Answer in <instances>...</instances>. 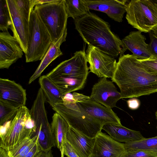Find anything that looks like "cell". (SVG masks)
<instances>
[{
    "instance_id": "1f68e13d",
    "label": "cell",
    "mask_w": 157,
    "mask_h": 157,
    "mask_svg": "<svg viewBox=\"0 0 157 157\" xmlns=\"http://www.w3.org/2000/svg\"><path fill=\"white\" fill-rule=\"evenodd\" d=\"M138 60L147 71L157 75V58L152 57L145 59Z\"/></svg>"
},
{
    "instance_id": "5b68a950",
    "label": "cell",
    "mask_w": 157,
    "mask_h": 157,
    "mask_svg": "<svg viewBox=\"0 0 157 157\" xmlns=\"http://www.w3.org/2000/svg\"><path fill=\"white\" fill-rule=\"evenodd\" d=\"M52 107L66 121L71 127L89 137L95 138L101 132L102 125L81 109L76 103L66 105L61 103Z\"/></svg>"
},
{
    "instance_id": "ac0fdd59",
    "label": "cell",
    "mask_w": 157,
    "mask_h": 157,
    "mask_svg": "<svg viewBox=\"0 0 157 157\" xmlns=\"http://www.w3.org/2000/svg\"><path fill=\"white\" fill-rule=\"evenodd\" d=\"M139 30L131 31L122 40L127 50L130 51L140 60L153 57L148 51L145 36Z\"/></svg>"
},
{
    "instance_id": "6da1fadb",
    "label": "cell",
    "mask_w": 157,
    "mask_h": 157,
    "mask_svg": "<svg viewBox=\"0 0 157 157\" xmlns=\"http://www.w3.org/2000/svg\"><path fill=\"white\" fill-rule=\"evenodd\" d=\"M111 80L119 87L121 98L157 92V75L147 71L133 54L120 56Z\"/></svg>"
},
{
    "instance_id": "d4e9b609",
    "label": "cell",
    "mask_w": 157,
    "mask_h": 157,
    "mask_svg": "<svg viewBox=\"0 0 157 157\" xmlns=\"http://www.w3.org/2000/svg\"><path fill=\"white\" fill-rule=\"evenodd\" d=\"M126 151L140 150L157 155V136L124 144Z\"/></svg>"
},
{
    "instance_id": "7c38bea8",
    "label": "cell",
    "mask_w": 157,
    "mask_h": 157,
    "mask_svg": "<svg viewBox=\"0 0 157 157\" xmlns=\"http://www.w3.org/2000/svg\"><path fill=\"white\" fill-rule=\"evenodd\" d=\"M18 41L8 31L0 33V68L8 69L23 54Z\"/></svg>"
},
{
    "instance_id": "d590c367",
    "label": "cell",
    "mask_w": 157,
    "mask_h": 157,
    "mask_svg": "<svg viewBox=\"0 0 157 157\" xmlns=\"http://www.w3.org/2000/svg\"><path fill=\"white\" fill-rule=\"evenodd\" d=\"M42 151L38 140L35 145L24 157H37Z\"/></svg>"
},
{
    "instance_id": "7a4b0ae2",
    "label": "cell",
    "mask_w": 157,
    "mask_h": 157,
    "mask_svg": "<svg viewBox=\"0 0 157 157\" xmlns=\"http://www.w3.org/2000/svg\"><path fill=\"white\" fill-rule=\"evenodd\" d=\"M74 20L75 28L88 46L114 58L127 50L122 41L111 30L108 23L90 12Z\"/></svg>"
},
{
    "instance_id": "8fae6325",
    "label": "cell",
    "mask_w": 157,
    "mask_h": 157,
    "mask_svg": "<svg viewBox=\"0 0 157 157\" xmlns=\"http://www.w3.org/2000/svg\"><path fill=\"white\" fill-rule=\"evenodd\" d=\"M90 97L110 109L116 107L117 101L121 98L113 82L105 78H101L93 85Z\"/></svg>"
},
{
    "instance_id": "7bdbcfd3",
    "label": "cell",
    "mask_w": 157,
    "mask_h": 157,
    "mask_svg": "<svg viewBox=\"0 0 157 157\" xmlns=\"http://www.w3.org/2000/svg\"></svg>"
},
{
    "instance_id": "2e32d148",
    "label": "cell",
    "mask_w": 157,
    "mask_h": 157,
    "mask_svg": "<svg viewBox=\"0 0 157 157\" xmlns=\"http://www.w3.org/2000/svg\"><path fill=\"white\" fill-rule=\"evenodd\" d=\"M125 151L124 144L101 132L95 137L91 154L94 157H120Z\"/></svg>"
},
{
    "instance_id": "8992f818",
    "label": "cell",
    "mask_w": 157,
    "mask_h": 157,
    "mask_svg": "<svg viewBox=\"0 0 157 157\" xmlns=\"http://www.w3.org/2000/svg\"><path fill=\"white\" fill-rule=\"evenodd\" d=\"M128 24L141 32L150 33L157 26V0H132L126 6Z\"/></svg>"
},
{
    "instance_id": "52a82bcc",
    "label": "cell",
    "mask_w": 157,
    "mask_h": 157,
    "mask_svg": "<svg viewBox=\"0 0 157 157\" xmlns=\"http://www.w3.org/2000/svg\"><path fill=\"white\" fill-rule=\"evenodd\" d=\"M36 127L30 110L25 106L19 108L11 120L4 137L1 139L0 147L7 151L26 138L34 136Z\"/></svg>"
},
{
    "instance_id": "9a60e30c",
    "label": "cell",
    "mask_w": 157,
    "mask_h": 157,
    "mask_svg": "<svg viewBox=\"0 0 157 157\" xmlns=\"http://www.w3.org/2000/svg\"><path fill=\"white\" fill-rule=\"evenodd\" d=\"M7 2L11 18L10 29L13 32V36L18 41L25 54L27 49L29 23L20 13L14 0H7Z\"/></svg>"
},
{
    "instance_id": "83f0119b",
    "label": "cell",
    "mask_w": 157,
    "mask_h": 157,
    "mask_svg": "<svg viewBox=\"0 0 157 157\" xmlns=\"http://www.w3.org/2000/svg\"><path fill=\"white\" fill-rule=\"evenodd\" d=\"M12 21L7 0H0V30L7 31L10 28Z\"/></svg>"
},
{
    "instance_id": "cb8c5ba5",
    "label": "cell",
    "mask_w": 157,
    "mask_h": 157,
    "mask_svg": "<svg viewBox=\"0 0 157 157\" xmlns=\"http://www.w3.org/2000/svg\"><path fill=\"white\" fill-rule=\"evenodd\" d=\"M51 126L56 145L62 153L63 145L66 140L67 133L70 127L66 121L56 112L52 117Z\"/></svg>"
},
{
    "instance_id": "f1b7e54d",
    "label": "cell",
    "mask_w": 157,
    "mask_h": 157,
    "mask_svg": "<svg viewBox=\"0 0 157 157\" xmlns=\"http://www.w3.org/2000/svg\"><path fill=\"white\" fill-rule=\"evenodd\" d=\"M18 109L0 100V125L12 120L17 113Z\"/></svg>"
},
{
    "instance_id": "8d00e7d4",
    "label": "cell",
    "mask_w": 157,
    "mask_h": 157,
    "mask_svg": "<svg viewBox=\"0 0 157 157\" xmlns=\"http://www.w3.org/2000/svg\"><path fill=\"white\" fill-rule=\"evenodd\" d=\"M127 103L128 107L132 110L137 109L140 105L139 100L137 99L134 98L128 100L127 101Z\"/></svg>"
},
{
    "instance_id": "5bb4252c",
    "label": "cell",
    "mask_w": 157,
    "mask_h": 157,
    "mask_svg": "<svg viewBox=\"0 0 157 157\" xmlns=\"http://www.w3.org/2000/svg\"><path fill=\"white\" fill-rule=\"evenodd\" d=\"M26 90L20 85L8 79L0 78V100L17 108L25 106Z\"/></svg>"
},
{
    "instance_id": "30bf717a",
    "label": "cell",
    "mask_w": 157,
    "mask_h": 157,
    "mask_svg": "<svg viewBox=\"0 0 157 157\" xmlns=\"http://www.w3.org/2000/svg\"><path fill=\"white\" fill-rule=\"evenodd\" d=\"M87 62L85 51H76L71 58L61 62L46 75L50 79L61 76L88 75Z\"/></svg>"
},
{
    "instance_id": "e575fe53",
    "label": "cell",
    "mask_w": 157,
    "mask_h": 157,
    "mask_svg": "<svg viewBox=\"0 0 157 157\" xmlns=\"http://www.w3.org/2000/svg\"><path fill=\"white\" fill-rule=\"evenodd\" d=\"M61 153V155H64L68 157H79L73 147L67 140L63 144V152Z\"/></svg>"
},
{
    "instance_id": "603a6c76",
    "label": "cell",
    "mask_w": 157,
    "mask_h": 157,
    "mask_svg": "<svg viewBox=\"0 0 157 157\" xmlns=\"http://www.w3.org/2000/svg\"><path fill=\"white\" fill-rule=\"evenodd\" d=\"M39 82L45 101L51 106L56 104L63 102L64 96L56 84L46 75L40 77Z\"/></svg>"
},
{
    "instance_id": "4dcf8cb0",
    "label": "cell",
    "mask_w": 157,
    "mask_h": 157,
    "mask_svg": "<svg viewBox=\"0 0 157 157\" xmlns=\"http://www.w3.org/2000/svg\"><path fill=\"white\" fill-rule=\"evenodd\" d=\"M89 98V96L75 92L70 93L64 96L63 103L66 105L75 104Z\"/></svg>"
},
{
    "instance_id": "484cf974",
    "label": "cell",
    "mask_w": 157,
    "mask_h": 157,
    "mask_svg": "<svg viewBox=\"0 0 157 157\" xmlns=\"http://www.w3.org/2000/svg\"><path fill=\"white\" fill-rule=\"evenodd\" d=\"M68 17L74 20L81 17L90 12L85 0H64Z\"/></svg>"
},
{
    "instance_id": "ba28073f",
    "label": "cell",
    "mask_w": 157,
    "mask_h": 157,
    "mask_svg": "<svg viewBox=\"0 0 157 157\" xmlns=\"http://www.w3.org/2000/svg\"><path fill=\"white\" fill-rule=\"evenodd\" d=\"M45 101L43 92L40 88L30 112L36 127L35 135H38V143L42 151L47 152L51 150L56 144L47 117Z\"/></svg>"
},
{
    "instance_id": "b9f144b4",
    "label": "cell",
    "mask_w": 157,
    "mask_h": 157,
    "mask_svg": "<svg viewBox=\"0 0 157 157\" xmlns=\"http://www.w3.org/2000/svg\"><path fill=\"white\" fill-rule=\"evenodd\" d=\"M88 157H94L92 154Z\"/></svg>"
},
{
    "instance_id": "7402d4cb",
    "label": "cell",
    "mask_w": 157,
    "mask_h": 157,
    "mask_svg": "<svg viewBox=\"0 0 157 157\" xmlns=\"http://www.w3.org/2000/svg\"><path fill=\"white\" fill-rule=\"evenodd\" d=\"M87 75L61 76L51 79L58 86L63 96L82 89L85 84Z\"/></svg>"
},
{
    "instance_id": "f35d334b",
    "label": "cell",
    "mask_w": 157,
    "mask_h": 157,
    "mask_svg": "<svg viewBox=\"0 0 157 157\" xmlns=\"http://www.w3.org/2000/svg\"><path fill=\"white\" fill-rule=\"evenodd\" d=\"M0 157H10L7 151L0 147Z\"/></svg>"
},
{
    "instance_id": "4fadbf2b",
    "label": "cell",
    "mask_w": 157,
    "mask_h": 157,
    "mask_svg": "<svg viewBox=\"0 0 157 157\" xmlns=\"http://www.w3.org/2000/svg\"><path fill=\"white\" fill-rule=\"evenodd\" d=\"M78 106L103 126L107 124L121 125L120 119L112 109L95 101L90 97L76 103Z\"/></svg>"
},
{
    "instance_id": "74e56055",
    "label": "cell",
    "mask_w": 157,
    "mask_h": 157,
    "mask_svg": "<svg viewBox=\"0 0 157 157\" xmlns=\"http://www.w3.org/2000/svg\"><path fill=\"white\" fill-rule=\"evenodd\" d=\"M37 157H54V156L51 150H50L47 152L42 151Z\"/></svg>"
},
{
    "instance_id": "60d3db41",
    "label": "cell",
    "mask_w": 157,
    "mask_h": 157,
    "mask_svg": "<svg viewBox=\"0 0 157 157\" xmlns=\"http://www.w3.org/2000/svg\"><path fill=\"white\" fill-rule=\"evenodd\" d=\"M155 115L156 118L157 120V111L155 112Z\"/></svg>"
},
{
    "instance_id": "44dd1931",
    "label": "cell",
    "mask_w": 157,
    "mask_h": 157,
    "mask_svg": "<svg viewBox=\"0 0 157 157\" xmlns=\"http://www.w3.org/2000/svg\"><path fill=\"white\" fill-rule=\"evenodd\" d=\"M67 35V33H64L58 40L52 43L38 67L30 77L29 84H31L39 77L52 62L63 55L60 46L66 41Z\"/></svg>"
},
{
    "instance_id": "277c9868",
    "label": "cell",
    "mask_w": 157,
    "mask_h": 157,
    "mask_svg": "<svg viewBox=\"0 0 157 157\" xmlns=\"http://www.w3.org/2000/svg\"><path fill=\"white\" fill-rule=\"evenodd\" d=\"M52 43L50 35L37 13L32 10L29 22L26 63L42 60Z\"/></svg>"
},
{
    "instance_id": "3957f363",
    "label": "cell",
    "mask_w": 157,
    "mask_h": 157,
    "mask_svg": "<svg viewBox=\"0 0 157 157\" xmlns=\"http://www.w3.org/2000/svg\"><path fill=\"white\" fill-rule=\"evenodd\" d=\"M34 10L48 30L52 42L58 40L67 33L68 17L64 0L36 5Z\"/></svg>"
},
{
    "instance_id": "ffe728a7",
    "label": "cell",
    "mask_w": 157,
    "mask_h": 157,
    "mask_svg": "<svg viewBox=\"0 0 157 157\" xmlns=\"http://www.w3.org/2000/svg\"><path fill=\"white\" fill-rule=\"evenodd\" d=\"M102 129L114 140L120 143L137 141L145 138L140 131L129 129L122 124H107L102 126Z\"/></svg>"
},
{
    "instance_id": "f546056e",
    "label": "cell",
    "mask_w": 157,
    "mask_h": 157,
    "mask_svg": "<svg viewBox=\"0 0 157 157\" xmlns=\"http://www.w3.org/2000/svg\"><path fill=\"white\" fill-rule=\"evenodd\" d=\"M20 13L29 23L32 10L35 6L33 0H14Z\"/></svg>"
},
{
    "instance_id": "d6a6232c",
    "label": "cell",
    "mask_w": 157,
    "mask_h": 157,
    "mask_svg": "<svg viewBox=\"0 0 157 157\" xmlns=\"http://www.w3.org/2000/svg\"><path fill=\"white\" fill-rule=\"evenodd\" d=\"M120 157H157V155L143 150L125 151Z\"/></svg>"
},
{
    "instance_id": "d6986e66",
    "label": "cell",
    "mask_w": 157,
    "mask_h": 157,
    "mask_svg": "<svg viewBox=\"0 0 157 157\" xmlns=\"http://www.w3.org/2000/svg\"><path fill=\"white\" fill-rule=\"evenodd\" d=\"M66 140L79 157H88L91 154L95 138L89 137L70 127Z\"/></svg>"
},
{
    "instance_id": "836d02e7",
    "label": "cell",
    "mask_w": 157,
    "mask_h": 157,
    "mask_svg": "<svg viewBox=\"0 0 157 157\" xmlns=\"http://www.w3.org/2000/svg\"><path fill=\"white\" fill-rule=\"evenodd\" d=\"M150 43L148 44V50L153 57L157 58V36L151 31L149 33Z\"/></svg>"
},
{
    "instance_id": "e0dca14e",
    "label": "cell",
    "mask_w": 157,
    "mask_h": 157,
    "mask_svg": "<svg viewBox=\"0 0 157 157\" xmlns=\"http://www.w3.org/2000/svg\"><path fill=\"white\" fill-rule=\"evenodd\" d=\"M89 9L106 13L116 21L121 22L126 12L128 1L125 0H85Z\"/></svg>"
},
{
    "instance_id": "9c48e42d",
    "label": "cell",
    "mask_w": 157,
    "mask_h": 157,
    "mask_svg": "<svg viewBox=\"0 0 157 157\" xmlns=\"http://www.w3.org/2000/svg\"><path fill=\"white\" fill-rule=\"evenodd\" d=\"M86 54L90 72L100 78H112L117 63L115 58L88 45Z\"/></svg>"
},
{
    "instance_id": "4316f807",
    "label": "cell",
    "mask_w": 157,
    "mask_h": 157,
    "mask_svg": "<svg viewBox=\"0 0 157 157\" xmlns=\"http://www.w3.org/2000/svg\"><path fill=\"white\" fill-rule=\"evenodd\" d=\"M38 139V136L27 138L14 148L7 151L10 157H24L35 145Z\"/></svg>"
},
{
    "instance_id": "ab89813d",
    "label": "cell",
    "mask_w": 157,
    "mask_h": 157,
    "mask_svg": "<svg viewBox=\"0 0 157 157\" xmlns=\"http://www.w3.org/2000/svg\"><path fill=\"white\" fill-rule=\"evenodd\" d=\"M152 31L154 34L157 36V26L154 28L152 29Z\"/></svg>"
}]
</instances>
